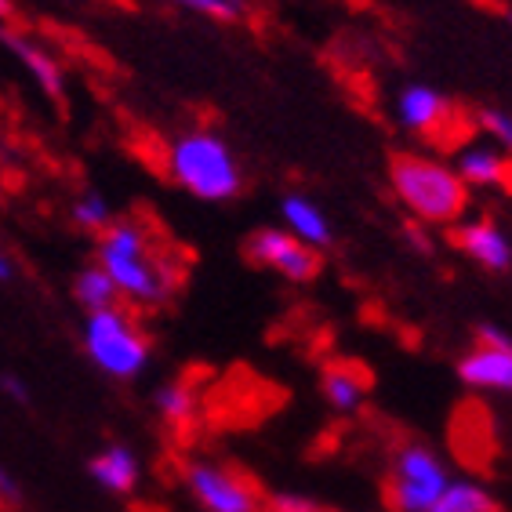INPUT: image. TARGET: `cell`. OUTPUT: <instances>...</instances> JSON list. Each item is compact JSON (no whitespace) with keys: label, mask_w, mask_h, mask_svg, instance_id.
Instances as JSON below:
<instances>
[{"label":"cell","mask_w":512,"mask_h":512,"mask_svg":"<svg viewBox=\"0 0 512 512\" xmlns=\"http://www.w3.org/2000/svg\"><path fill=\"white\" fill-rule=\"evenodd\" d=\"M95 262L113 276L124 306L157 309L178 291L175 266L142 218H113V226L99 233Z\"/></svg>","instance_id":"6da1fadb"},{"label":"cell","mask_w":512,"mask_h":512,"mask_svg":"<svg viewBox=\"0 0 512 512\" xmlns=\"http://www.w3.org/2000/svg\"><path fill=\"white\" fill-rule=\"evenodd\" d=\"M164 175L200 204H226L244 189L237 153L215 128H186L164 146Z\"/></svg>","instance_id":"7a4b0ae2"},{"label":"cell","mask_w":512,"mask_h":512,"mask_svg":"<svg viewBox=\"0 0 512 512\" xmlns=\"http://www.w3.org/2000/svg\"><path fill=\"white\" fill-rule=\"evenodd\" d=\"M389 186L407 215L422 226H458L469 207V189L447 160L404 153L389 168Z\"/></svg>","instance_id":"3957f363"},{"label":"cell","mask_w":512,"mask_h":512,"mask_svg":"<svg viewBox=\"0 0 512 512\" xmlns=\"http://www.w3.org/2000/svg\"><path fill=\"white\" fill-rule=\"evenodd\" d=\"M80 345L91 364L113 382H135L153 360V345L138 324V316L124 302L99 309V313H84Z\"/></svg>","instance_id":"277c9868"},{"label":"cell","mask_w":512,"mask_h":512,"mask_svg":"<svg viewBox=\"0 0 512 512\" xmlns=\"http://www.w3.org/2000/svg\"><path fill=\"white\" fill-rule=\"evenodd\" d=\"M451 469L429 444H400L389 458L385 502L393 512H429L451 483Z\"/></svg>","instance_id":"5b68a950"},{"label":"cell","mask_w":512,"mask_h":512,"mask_svg":"<svg viewBox=\"0 0 512 512\" xmlns=\"http://www.w3.org/2000/svg\"><path fill=\"white\" fill-rule=\"evenodd\" d=\"M182 487L204 512H266L258 483L215 458H189L182 465Z\"/></svg>","instance_id":"8992f818"},{"label":"cell","mask_w":512,"mask_h":512,"mask_svg":"<svg viewBox=\"0 0 512 512\" xmlns=\"http://www.w3.org/2000/svg\"><path fill=\"white\" fill-rule=\"evenodd\" d=\"M320 255H324V251L309 247L306 240H298L295 233H287L284 226L255 229V233L247 237V258H251L255 266L291 280V284H309V280H316L320 269H324V258Z\"/></svg>","instance_id":"52a82bcc"},{"label":"cell","mask_w":512,"mask_h":512,"mask_svg":"<svg viewBox=\"0 0 512 512\" xmlns=\"http://www.w3.org/2000/svg\"><path fill=\"white\" fill-rule=\"evenodd\" d=\"M393 117L404 131L418 138H454L462 128V117L454 102L447 99L444 91H436L433 84H407L400 88L393 102Z\"/></svg>","instance_id":"ba28073f"},{"label":"cell","mask_w":512,"mask_h":512,"mask_svg":"<svg viewBox=\"0 0 512 512\" xmlns=\"http://www.w3.org/2000/svg\"><path fill=\"white\" fill-rule=\"evenodd\" d=\"M454 175L462 178L465 189H491V193H512V157L505 149H498L487 138H469L454 149L451 157Z\"/></svg>","instance_id":"9c48e42d"},{"label":"cell","mask_w":512,"mask_h":512,"mask_svg":"<svg viewBox=\"0 0 512 512\" xmlns=\"http://www.w3.org/2000/svg\"><path fill=\"white\" fill-rule=\"evenodd\" d=\"M454 244L473 266L487 273H509L512 269V240L494 218H462L454 226Z\"/></svg>","instance_id":"30bf717a"},{"label":"cell","mask_w":512,"mask_h":512,"mask_svg":"<svg viewBox=\"0 0 512 512\" xmlns=\"http://www.w3.org/2000/svg\"><path fill=\"white\" fill-rule=\"evenodd\" d=\"M458 378L465 389L487 396H512V349L476 342L458 360Z\"/></svg>","instance_id":"8fae6325"},{"label":"cell","mask_w":512,"mask_h":512,"mask_svg":"<svg viewBox=\"0 0 512 512\" xmlns=\"http://www.w3.org/2000/svg\"><path fill=\"white\" fill-rule=\"evenodd\" d=\"M0 40H4V48H8L11 59L30 73L33 84H37L44 95H51V99L62 95V88H66V69H62V62L55 59V51H51L48 44H40L30 33H19V30H0Z\"/></svg>","instance_id":"7c38bea8"},{"label":"cell","mask_w":512,"mask_h":512,"mask_svg":"<svg viewBox=\"0 0 512 512\" xmlns=\"http://www.w3.org/2000/svg\"><path fill=\"white\" fill-rule=\"evenodd\" d=\"M88 476L99 483L109 494H135V487L142 483V458L135 447L128 444H106L88 458Z\"/></svg>","instance_id":"4fadbf2b"},{"label":"cell","mask_w":512,"mask_h":512,"mask_svg":"<svg viewBox=\"0 0 512 512\" xmlns=\"http://www.w3.org/2000/svg\"><path fill=\"white\" fill-rule=\"evenodd\" d=\"M280 222H284L287 233H295L298 240H306L316 251H327L335 244V226H331L327 211L316 200L302 197V193H287L280 200Z\"/></svg>","instance_id":"5bb4252c"},{"label":"cell","mask_w":512,"mask_h":512,"mask_svg":"<svg viewBox=\"0 0 512 512\" xmlns=\"http://www.w3.org/2000/svg\"><path fill=\"white\" fill-rule=\"evenodd\" d=\"M320 396L335 414H356L371 396V378L356 364H327L320 375Z\"/></svg>","instance_id":"9a60e30c"},{"label":"cell","mask_w":512,"mask_h":512,"mask_svg":"<svg viewBox=\"0 0 512 512\" xmlns=\"http://www.w3.org/2000/svg\"><path fill=\"white\" fill-rule=\"evenodd\" d=\"M153 411L160 414V422L171 429H189L200 418V393L189 378H171L160 382L153 393Z\"/></svg>","instance_id":"2e32d148"},{"label":"cell","mask_w":512,"mask_h":512,"mask_svg":"<svg viewBox=\"0 0 512 512\" xmlns=\"http://www.w3.org/2000/svg\"><path fill=\"white\" fill-rule=\"evenodd\" d=\"M429 512H502V505H498V498L480 480H473V476H454L447 483V491L440 494V502Z\"/></svg>","instance_id":"e0dca14e"},{"label":"cell","mask_w":512,"mask_h":512,"mask_svg":"<svg viewBox=\"0 0 512 512\" xmlns=\"http://www.w3.org/2000/svg\"><path fill=\"white\" fill-rule=\"evenodd\" d=\"M73 298H77V306L84 309V313H99V309L120 306L117 284H113V276H109L99 262H91V266H84L73 276Z\"/></svg>","instance_id":"ac0fdd59"},{"label":"cell","mask_w":512,"mask_h":512,"mask_svg":"<svg viewBox=\"0 0 512 512\" xmlns=\"http://www.w3.org/2000/svg\"><path fill=\"white\" fill-rule=\"evenodd\" d=\"M73 226L84 229V233H102V229L113 226V207H109V200L102 197L99 189H88V193H80L77 200H73Z\"/></svg>","instance_id":"d6986e66"},{"label":"cell","mask_w":512,"mask_h":512,"mask_svg":"<svg viewBox=\"0 0 512 512\" xmlns=\"http://www.w3.org/2000/svg\"><path fill=\"white\" fill-rule=\"evenodd\" d=\"M168 4L215 22H240L247 15V0H168Z\"/></svg>","instance_id":"ffe728a7"},{"label":"cell","mask_w":512,"mask_h":512,"mask_svg":"<svg viewBox=\"0 0 512 512\" xmlns=\"http://www.w3.org/2000/svg\"><path fill=\"white\" fill-rule=\"evenodd\" d=\"M480 128H483V135L491 138L494 146L505 149V153L512 157V113L509 109H483Z\"/></svg>","instance_id":"44dd1931"},{"label":"cell","mask_w":512,"mask_h":512,"mask_svg":"<svg viewBox=\"0 0 512 512\" xmlns=\"http://www.w3.org/2000/svg\"><path fill=\"white\" fill-rule=\"evenodd\" d=\"M266 512H320L309 498L302 494H276L266 502Z\"/></svg>","instance_id":"7402d4cb"},{"label":"cell","mask_w":512,"mask_h":512,"mask_svg":"<svg viewBox=\"0 0 512 512\" xmlns=\"http://www.w3.org/2000/svg\"><path fill=\"white\" fill-rule=\"evenodd\" d=\"M0 502H4V505H19L22 502L19 480H15V473H8L4 465H0Z\"/></svg>","instance_id":"603a6c76"},{"label":"cell","mask_w":512,"mask_h":512,"mask_svg":"<svg viewBox=\"0 0 512 512\" xmlns=\"http://www.w3.org/2000/svg\"><path fill=\"white\" fill-rule=\"evenodd\" d=\"M476 342L498 345V349H512V335L505 331V327H498V324H483L480 327V338H476Z\"/></svg>","instance_id":"cb8c5ba5"},{"label":"cell","mask_w":512,"mask_h":512,"mask_svg":"<svg viewBox=\"0 0 512 512\" xmlns=\"http://www.w3.org/2000/svg\"><path fill=\"white\" fill-rule=\"evenodd\" d=\"M0 389H4V393H8L11 400H15V404H26V400H30V385L19 382V378H15V375L4 378V382H0Z\"/></svg>","instance_id":"d4e9b609"},{"label":"cell","mask_w":512,"mask_h":512,"mask_svg":"<svg viewBox=\"0 0 512 512\" xmlns=\"http://www.w3.org/2000/svg\"><path fill=\"white\" fill-rule=\"evenodd\" d=\"M4 280H11V262L0 255V284H4Z\"/></svg>","instance_id":"484cf974"},{"label":"cell","mask_w":512,"mask_h":512,"mask_svg":"<svg viewBox=\"0 0 512 512\" xmlns=\"http://www.w3.org/2000/svg\"><path fill=\"white\" fill-rule=\"evenodd\" d=\"M11 15V0H0V19H8Z\"/></svg>","instance_id":"4316f807"},{"label":"cell","mask_w":512,"mask_h":512,"mask_svg":"<svg viewBox=\"0 0 512 512\" xmlns=\"http://www.w3.org/2000/svg\"><path fill=\"white\" fill-rule=\"evenodd\" d=\"M505 22H509V30H512V11H505Z\"/></svg>","instance_id":"83f0119b"}]
</instances>
